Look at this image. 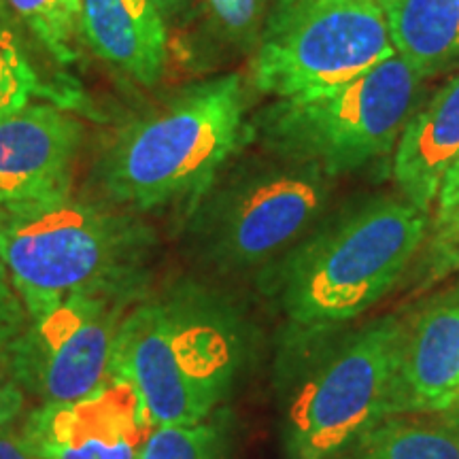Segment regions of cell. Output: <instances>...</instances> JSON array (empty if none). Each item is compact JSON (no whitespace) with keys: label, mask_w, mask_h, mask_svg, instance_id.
<instances>
[{"label":"cell","mask_w":459,"mask_h":459,"mask_svg":"<svg viewBox=\"0 0 459 459\" xmlns=\"http://www.w3.org/2000/svg\"><path fill=\"white\" fill-rule=\"evenodd\" d=\"M251 349V325L232 296L198 277H177L126 313L108 377L139 392L153 426H187L221 409Z\"/></svg>","instance_id":"obj_1"},{"label":"cell","mask_w":459,"mask_h":459,"mask_svg":"<svg viewBox=\"0 0 459 459\" xmlns=\"http://www.w3.org/2000/svg\"><path fill=\"white\" fill-rule=\"evenodd\" d=\"M249 88L245 74H215L136 115L96 153L90 196L139 215L192 206L254 141Z\"/></svg>","instance_id":"obj_2"},{"label":"cell","mask_w":459,"mask_h":459,"mask_svg":"<svg viewBox=\"0 0 459 459\" xmlns=\"http://www.w3.org/2000/svg\"><path fill=\"white\" fill-rule=\"evenodd\" d=\"M428 228L426 211L406 198H368L321 220L257 273V287L294 328H336L398 283Z\"/></svg>","instance_id":"obj_3"},{"label":"cell","mask_w":459,"mask_h":459,"mask_svg":"<svg viewBox=\"0 0 459 459\" xmlns=\"http://www.w3.org/2000/svg\"><path fill=\"white\" fill-rule=\"evenodd\" d=\"M158 232L145 215L94 196H68L3 211L0 260L28 317L68 296L102 294L141 300L153 287Z\"/></svg>","instance_id":"obj_4"},{"label":"cell","mask_w":459,"mask_h":459,"mask_svg":"<svg viewBox=\"0 0 459 459\" xmlns=\"http://www.w3.org/2000/svg\"><path fill=\"white\" fill-rule=\"evenodd\" d=\"M404 324L381 317L359 330H287L274 385L291 459H328L392 417Z\"/></svg>","instance_id":"obj_5"},{"label":"cell","mask_w":459,"mask_h":459,"mask_svg":"<svg viewBox=\"0 0 459 459\" xmlns=\"http://www.w3.org/2000/svg\"><path fill=\"white\" fill-rule=\"evenodd\" d=\"M330 194L332 179L311 164L266 152L232 160L189 206L187 254L220 277L260 273L317 226Z\"/></svg>","instance_id":"obj_6"},{"label":"cell","mask_w":459,"mask_h":459,"mask_svg":"<svg viewBox=\"0 0 459 459\" xmlns=\"http://www.w3.org/2000/svg\"><path fill=\"white\" fill-rule=\"evenodd\" d=\"M423 82L395 54L342 83L274 99L251 117V136L262 152L334 179L398 145L421 105Z\"/></svg>","instance_id":"obj_7"},{"label":"cell","mask_w":459,"mask_h":459,"mask_svg":"<svg viewBox=\"0 0 459 459\" xmlns=\"http://www.w3.org/2000/svg\"><path fill=\"white\" fill-rule=\"evenodd\" d=\"M394 56L378 0H274L249 83L260 94L287 99L347 82Z\"/></svg>","instance_id":"obj_8"},{"label":"cell","mask_w":459,"mask_h":459,"mask_svg":"<svg viewBox=\"0 0 459 459\" xmlns=\"http://www.w3.org/2000/svg\"><path fill=\"white\" fill-rule=\"evenodd\" d=\"M136 302L122 296H68L32 317L0 361L37 404L83 398L108 378L119 328Z\"/></svg>","instance_id":"obj_9"},{"label":"cell","mask_w":459,"mask_h":459,"mask_svg":"<svg viewBox=\"0 0 459 459\" xmlns=\"http://www.w3.org/2000/svg\"><path fill=\"white\" fill-rule=\"evenodd\" d=\"M152 428L139 392L108 377L83 398L37 404L20 434L41 459H139Z\"/></svg>","instance_id":"obj_10"},{"label":"cell","mask_w":459,"mask_h":459,"mask_svg":"<svg viewBox=\"0 0 459 459\" xmlns=\"http://www.w3.org/2000/svg\"><path fill=\"white\" fill-rule=\"evenodd\" d=\"M83 139L82 119L56 102L32 100L0 117V209H32L73 194Z\"/></svg>","instance_id":"obj_11"},{"label":"cell","mask_w":459,"mask_h":459,"mask_svg":"<svg viewBox=\"0 0 459 459\" xmlns=\"http://www.w3.org/2000/svg\"><path fill=\"white\" fill-rule=\"evenodd\" d=\"M459 387V285L404 324L392 417L445 409Z\"/></svg>","instance_id":"obj_12"},{"label":"cell","mask_w":459,"mask_h":459,"mask_svg":"<svg viewBox=\"0 0 459 459\" xmlns=\"http://www.w3.org/2000/svg\"><path fill=\"white\" fill-rule=\"evenodd\" d=\"M82 39L96 57L152 88L169 65V22L153 0H83Z\"/></svg>","instance_id":"obj_13"},{"label":"cell","mask_w":459,"mask_h":459,"mask_svg":"<svg viewBox=\"0 0 459 459\" xmlns=\"http://www.w3.org/2000/svg\"><path fill=\"white\" fill-rule=\"evenodd\" d=\"M459 158V73L417 107L394 156L400 196L429 213L446 170Z\"/></svg>","instance_id":"obj_14"},{"label":"cell","mask_w":459,"mask_h":459,"mask_svg":"<svg viewBox=\"0 0 459 459\" xmlns=\"http://www.w3.org/2000/svg\"><path fill=\"white\" fill-rule=\"evenodd\" d=\"M402 60L421 79L459 68V0H378Z\"/></svg>","instance_id":"obj_15"},{"label":"cell","mask_w":459,"mask_h":459,"mask_svg":"<svg viewBox=\"0 0 459 459\" xmlns=\"http://www.w3.org/2000/svg\"><path fill=\"white\" fill-rule=\"evenodd\" d=\"M351 459H459V428L440 412L387 417L351 446Z\"/></svg>","instance_id":"obj_16"},{"label":"cell","mask_w":459,"mask_h":459,"mask_svg":"<svg viewBox=\"0 0 459 459\" xmlns=\"http://www.w3.org/2000/svg\"><path fill=\"white\" fill-rule=\"evenodd\" d=\"M83 0H0V11L56 65L71 66L82 48Z\"/></svg>","instance_id":"obj_17"},{"label":"cell","mask_w":459,"mask_h":459,"mask_svg":"<svg viewBox=\"0 0 459 459\" xmlns=\"http://www.w3.org/2000/svg\"><path fill=\"white\" fill-rule=\"evenodd\" d=\"M234 445V417L217 409L198 423L153 426L139 459H230Z\"/></svg>","instance_id":"obj_18"},{"label":"cell","mask_w":459,"mask_h":459,"mask_svg":"<svg viewBox=\"0 0 459 459\" xmlns=\"http://www.w3.org/2000/svg\"><path fill=\"white\" fill-rule=\"evenodd\" d=\"M34 99L56 100V91L43 82L30 54L24 48V39L0 11V117L26 107Z\"/></svg>","instance_id":"obj_19"},{"label":"cell","mask_w":459,"mask_h":459,"mask_svg":"<svg viewBox=\"0 0 459 459\" xmlns=\"http://www.w3.org/2000/svg\"><path fill=\"white\" fill-rule=\"evenodd\" d=\"M211 22L223 41L254 51L268 15V0H204Z\"/></svg>","instance_id":"obj_20"},{"label":"cell","mask_w":459,"mask_h":459,"mask_svg":"<svg viewBox=\"0 0 459 459\" xmlns=\"http://www.w3.org/2000/svg\"><path fill=\"white\" fill-rule=\"evenodd\" d=\"M455 238H459V158L446 170L445 179L438 187L428 254L443 249Z\"/></svg>","instance_id":"obj_21"},{"label":"cell","mask_w":459,"mask_h":459,"mask_svg":"<svg viewBox=\"0 0 459 459\" xmlns=\"http://www.w3.org/2000/svg\"><path fill=\"white\" fill-rule=\"evenodd\" d=\"M28 324H30V317H28L24 302L0 260V358L11 347V342L26 330Z\"/></svg>","instance_id":"obj_22"},{"label":"cell","mask_w":459,"mask_h":459,"mask_svg":"<svg viewBox=\"0 0 459 459\" xmlns=\"http://www.w3.org/2000/svg\"><path fill=\"white\" fill-rule=\"evenodd\" d=\"M26 406V394L11 378L7 368L0 361V429L15 426Z\"/></svg>","instance_id":"obj_23"},{"label":"cell","mask_w":459,"mask_h":459,"mask_svg":"<svg viewBox=\"0 0 459 459\" xmlns=\"http://www.w3.org/2000/svg\"><path fill=\"white\" fill-rule=\"evenodd\" d=\"M428 255H429L428 273L432 274V279H440L453 271H459V238L443 247V249L432 251V254Z\"/></svg>","instance_id":"obj_24"},{"label":"cell","mask_w":459,"mask_h":459,"mask_svg":"<svg viewBox=\"0 0 459 459\" xmlns=\"http://www.w3.org/2000/svg\"><path fill=\"white\" fill-rule=\"evenodd\" d=\"M0 459H41L30 446L24 443L20 429L3 428L0 429Z\"/></svg>","instance_id":"obj_25"},{"label":"cell","mask_w":459,"mask_h":459,"mask_svg":"<svg viewBox=\"0 0 459 459\" xmlns=\"http://www.w3.org/2000/svg\"><path fill=\"white\" fill-rule=\"evenodd\" d=\"M156 3V7L160 9V13L164 15L166 22H172V20H179L187 13V9L192 7L194 0H153Z\"/></svg>","instance_id":"obj_26"},{"label":"cell","mask_w":459,"mask_h":459,"mask_svg":"<svg viewBox=\"0 0 459 459\" xmlns=\"http://www.w3.org/2000/svg\"><path fill=\"white\" fill-rule=\"evenodd\" d=\"M434 412H440V415H443L445 419H449L451 423H455V426L459 428V398L451 400L449 404L445 406V409H440V411H434Z\"/></svg>","instance_id":"obj_27"},{"label":"cell","mask_w":459,"mask_h":459,"mask_svg":"<svg viewBox=\"0 0 459 459\" xmlns=\"http://www.w3.org/2000/svg\"><path fill=\"white\" fill-rule=\"evenodd\" d=\"M455 398H459V387H457V392H455V395H453V400H455Z\"/></svg>","instance_id":"obj_28"},{"label":"cell","mask_w":459,"mask_h":459,"mask_svg":"<svg viewBox=\"0 0 459 459\" xmlns=\"http://www.w3.org/2000/svg\"><path fill=\"white\" fill-rule=\"evenodd\" d=\"M0 220H3V209H0Z\"/></svg>","instance_id":"obj_29"}]
</instances>
